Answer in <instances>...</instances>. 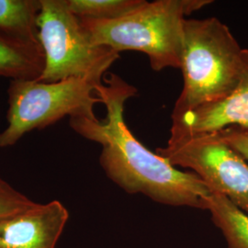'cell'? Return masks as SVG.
<instances>
[{"mask_svg":"<svg viewBox=\"0 0 248 248\" xmlns=\"http://www.w3.org/2000/svg\"><path fill=\"white\" fill-rule=\"evenodd\" d=\"M136 89L111 74L97 88L107 108L103 121L70 118L72 129L102 146L99 162L107 176L130 194L141 193L155 202L208 209L212 191L194 173L182 172L146 148L130 132L124 119L125 102Z\"/></svg>","mask_w":248,"mask_h":248,"instance_id":"6da1fadb","label":"cell"},{"mask_svg":"<svg viewBox=\"0 0 248 248\" xmlns=\"http://www.w3.org/2000/svg\"><path fill=\"white\" fill-rule=\"evenodd\" d=\"M183 33V89L174 107L172 122L230 96L243 69L244 48L220 19L185 18Z\"/></svg>","mask_w":248,"mask_h":248,"instance_id":"7a4b0ae2","label":"cell"},{"mask_svg":"<svg viewBox=\"0 0 248 248\" xmlns=\"http://www.w3.org/2000/svg\"><path fill=\"white\" fill-rule=\"evenodd\" d=\"M210 3L213 1L156 0L113 20L79 19L94 45L107 46L118 53H144L155 71L168 67L180 69L185 17Z\"/></svg>","mask_w":248,"mask_h":248,"instance_id":"3957f363","label":"cell"},{"mask_svg":"<svg viewBox=\"0 0 248 248\" xmlns=\"http://www.w3.org/2000/svg\"><path fill=\"white\" fill-rule=\"evenodd\" d=\"M38 28L45 64L37 81L82 78L101 86L106 72L120 58L113 49L90 41L66 0H41Z\"/></svg>","mask_w":248,"mask_h":248,"instance_id":"277c9868","label":"cell"},{"mask_svg":"<svg viewBox=\"0 0 248 248\" xmlns=\"http://www.w3.org/2000/svg\"><path fill=\"white\" fill-rule=\"evenodd\" d=\"M98 87L82 78L52 83L11 80L8 126L0 133V147L12 146L27 133L45 129L65 116L98 120L94 113V106L101 103Z\"/></svg>","mask_w":248,"mask_h":248,"instance_id":"5b68a950","label":"cell"},{"mask_svg":"<svg viewBox=\"0 0 248 248\" xmlns=\"http://www.w3.org/2000/svg\"><path fill=\"white\" fill-rule=\"evenodd\" d=\"M156 154L175 168L191 169L212 192L225 196L248 215V163L217 133L170 135Z\"/></svg>","mask_w":248,"mask_h":248,"instance_id":"8992f818","label":"cell"},{"mask_svg":"<svg viewBox=\"0 0 248 248\" xmlns=\"http://www.w3.org/2000/svg\"><path fill=\"white\" fill-rule=\"evenodd\" d=\"M68 218L58 201L35 202L0 220V248H55Z\"/></svg>","mask_w":248,"mask_h":248,"instance_id":"52a82bcc","label":"cell"},{"mask_svg":"<svg viewBox=\"0 0 248 248\" xmlns=\"http://www.w3.org/2000/svg\"><path fill=\"white\" fill-rule=\"evenodd\" d=\"M229 127L248 128V49H244L239 83L230 96L172 122L170 135L216 133Z\"/></svg>","mask_w":248,"mask_h":248,"instance_id":"ba28073f","label":"cell"},{"mask_svg":"<svg viewBox=\"0 0 248 248\" xmlns=\"http://www.w3.org/2000/svg\"><path fill=\"white\" fill-rule=\"evenodd\" d=\"M40 11L41 0H0V37L42 47L38 28Z\"/></svg>","mask_w":248,"mask_h":248,"instance_id":"9c48e42d","label":"cell"},{"mask_svg":"<svg viewBox=\"0 0 248 248\" xmlns=\"http://www.w3.org/2000/svg\"><path fill=\"white\" fill-rule=\"evenodd\" d=\"M42 47L21 45L0 37V77L38 80L45 69Z\"/></svg>","mask_w":248,"mask_h":248,"instance_id":"30bf717a","label":"cell"},{"mask_svg":"<svg viewBox=\"0 0 248 248\" xmlns=\"http://www.w3.org/2000/svg\"><path fill=\"white\" fill-rule=\"evenodd\" d=\"M214 224L222 231L228 248H248V215L225 196L212 192L207 199Z\"/></svg>","mask_w":248,"mask_h":248,"instance_id":"8fae6325","label":"cell"},{"mask_svg":"<svg viewBox=\"0 0 248 248\" xmlns=\"http://www.w3.org/2000/svg\"><path fill=\"white\" fill-rule=\"evenodd\" d=\"M144 0H66L68 9L78 18L113 20L141 8Z\"/></svg>","mask_w":248,"mask_h":248,"instance_id":"7c38bea8","label":"cell"},{"mask_svg":"<svg viewBox=\"0 0 248 248\" xmlns=\"http://www.w3.org/2000/svg\"><path fill=\"white\" fill-rule=\"evenodd\" d=\"M35 203L0 178V220L19 213Z\"/></svg>","mask_w":248,"mask_h":248,"instance_id":"4fadbf2b","label":"cell"},{"mask_svg":"<svg viewBox=\"0 0 248 248\" xmlns=\"http://www.w3.org/2000/svg\"><path fill=\"white\" fill-rule=\"evenodd\" d=\"M216 133L248 163V128L229 127Z\"/></svg>","mask_w":248,"mask_h":248,"instance_id":"5bb4252c","label":"cell"}]
</instances>
